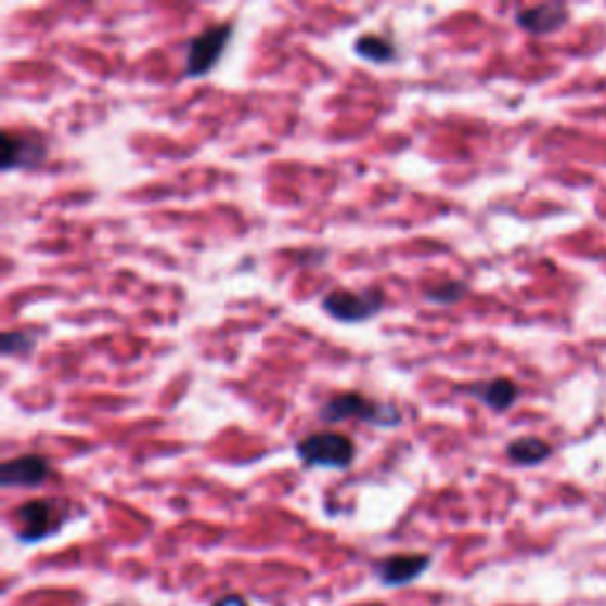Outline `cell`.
<instances>
[{"instance_id":"277c9868","label":"cell","mask_w":606,"mask_h":606,"mask_svg":"<svg viewBox=\"0 0 606 606\" xmlns=\"http://www.w3.org/2000/svg\"><path fill=\"white\" fill-rule=\"evenodd\" d=\"M232 34H235V24L221 22L192 38L185 55V76L199 79V76L209 74L218 60L223 57V50L232 41Z\"/></svg>"},{"instance_id":"8992f818","label":"cell","mask_w":606,"mask_h":606,"mask_svg":"<svg viewBox=\"0 0 606 606\" xmlns=\"http://www.w3.org/2000/svg\"><path fill=\"white\" fill-rule=\"evenodd\" d=\"M48 157L46 140L34 133L3 131V171L36 169Z\"/></svg>"},{"instance_id":"3957f363","label":"cell","mask_w":606,"mask_h":606,"mask_svg":"<svg viewBox=\"0 0 606 606\" xmlns=\"http://www.w3.org/2000/svg\"><path fill=\"white\" fill-rule=\"evenodd\" d=\"M17 519V540L22 543H41V540L60 533V528L67 524L69 510L60 500H27L15 510Z\"/></svg>"},{"instance_id":"30bf717a","label":"cell","mask_w":606,"mask_h":606,"mask_svg":"<svg viewBox=\"0 0 606 606\" xmlns=\"http://www.w3.org/2000/svg\"><path fill=\"white\" fill-rule=\"evenodd\" d=\"M474 396L479 398V401H481L483 405L491 408V410H495V412H505V410H510L514 403H517L519 386L514 384L512 379L498 377V379H491V382H486V384H481V386H476Z\"/></svg>"},{"instance_id":"4fadbf2b","label":"cell","mask_w":606,"mask_h":606,"mask_svg":"<svg viewBox=\"0 0 606 606\" xmlns=\"http://www.w3.org/2000/svg\"><path fill=\"white\" fill-rule=\"evenodd\" d=\"M424 296L431 304H441V306H450V304H457L460 299L467 296V285H462V282H446V285H438L424 292Z\"/></svg>"},{"instance_id":"8fae6325","label":"cell","mask_w":606,"mask_h":606,"mask_svg":"<svg viewBox=\"0 0 606 606\" xmlns=\"http://www.w3.org/2000/svg\"><path fill=\"white\" fill-rule=\"evenodd\" d=\"M552 455V446L545 443L543 438L524 436L507 446V457L521 467H533V464L545 462Z\"/></svg>"},{"instance_id":"52a82bcc","label":"cell","mask_w":606,"mask_h":606,"mask_svg":"<svg viewBox=\"0 0 606 606\" xmlns=\"http://www.w3.org/2000/svg\"><path fill=\"white\" fill-rule=\"evenodd\" d=\"M50 474H53L50 460L29 453L3 462V467H0V483L5 488H38L50 479Z\"/></svg>"},{"instance_id":"7c38bea8","label":"cell","mask_w":606,"mask_h":606,"mask_svg":"<svg viewBox=\"0 0 606 606\" xmlns=\"http://www.w3.org/2000/svg\"><path fill=\"white\" fill-rule=\"evenodd\" d=\"M356 53L368 60V62H391L396 57V46L391 41H386V38L382 36H372V34H365V36H360L358 41H356Z\"/></svg>"},{"instance_id":"5bb4252c","label":"cell","mask_w":606,"mask_h":606,"mask_svg":"<svg viewBox=\"0 0 606 606\" xmlns=\"http://www.w3.org/2000/svg\"><path fill=\"white\" fill-rule=\"evenodd\" d=\"M34 344L36 339L31 334H24V332H5L3 337H0V348H3V356H29L34 351Z\"/></svg>"},{"instance_id":"5b68a950","label":"cell","mask_w":606,"mask_h":606,"mask_svg":"<svg viewBox=\"0 0 606 606\" xmlns=\"http://www.w3.org/2000/svg\"><path fill=\"white\" fill-rule=\"evenodd\" d=\"M322 308L334 320L346 322V325H356V322H365L375 318L384 308V292L368 287L363 292H348V289H334L325 299Z\"/></svg>"},{"instance_id":"6da1fadb","label":"cell","mask_w":606,"mask_h":606,"mask_svg":"<svg viewBox=\"0 0 606 606\" xmlns=\"http://www.w3.org/2000/svg\"><path fill=\"white\" fill-rule=\"evenodd\" d=\"M320 420L334 424L341 420H360L365 424H372V427H396L401 424V412H398L396 405L391 403H375L370 401L368 396L356 394V391H346L330 398V401L320 408Z\"/></svg>"},{"instance_id":"9a60e30c","label":"cell","mask_w":606,"mask_h":606,"mask_svg":"<svg viewBox=\"0 0 606 606\" xmlns=\"http://www.w3.org/2000/svg\"><path fill=\"white\" fill-rule=\"evenodd\" d=\"M211 606H249V602L240 595H223L221 599H216Z\"/></svg>"},{"instance_id":"7a4b0ae2","label":"cell","mask_w":606,"mask_h":606,"mask_svg":"<svg viewBox=\"0 0 606 606\" xmlns=\"http://www.w3.org/2000/svg\"><path fill=\"white\" fill-rule=\"evenodd\" d=\"M296 455L306 467L348 469L356 460V443L337 431H315L296 443Z\"/></svg>"},{"instance_id":"ba28073f","label":"cell","mask_w":606,"mask_h":606,"mask_svg":"<svg viewBox=\"0 0 606 606\" xmlns=\"http://www.w3.org/2000/svg\"><path fill=\"white\" fill-rule=\"evenodd\" d=\"M429 566V554H391V557L375 564V576L386 588H403L427 573Z\"/></svg>"},{"instance_id":"2e32d148","label":"cell","mask_w":606,"mask_h":606,"mask_svg":"<svg viewBox=\"0 0 606 606\" xmlns=\"http://www.w3.org/2000/svg\"><path fill=\"white\" fill-rule=\"evenodd\" d=\"M368 606H384V604H368Z\"/></svg>"},{"instance_id":"9c48e42d","label":"cell","mask_w":606,"mask_h":606,"mask_svg":"<svg viewBox=\"0 0 606 606\" xmlns=\"http://www.w3.org/2000/svg\"><path fill=\"white\" fill-rule=\"evenodd\" d=\"M566 20H569V15H566V8L557 5V3L526 8L517 15L519 27L528 34H536V36L557 31L559 27H564Z\"/></svg>"}]
</instances>
